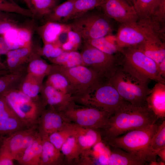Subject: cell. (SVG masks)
Segmentation results:
<instances>
[{"label": "cell", "instance_id": "6da1fadb", "mask_svg": "<svg viewBox=\"0 0 165 165\" xmlns=\"http://www.w3.org/2000/svg\"><path fill=\"white\" fill-rule=\"evenodd\" d=\"M158 118L147 105L136 107L130 104L110 116L102 130L104 139L119 136L129 131L151 125Z\"/></svg>", "mask_w": 165, "mask_h": 165}, {"label": "cell", "instance_id": "7a4b0ae2", "mask_svg": "<svg viewBox=\"0 0 165 165\" xmlns=\"http://www.w3.org/2000/svg\"><path fill=\"white\" fill-rule=\"evenodd\" d=\"M159 125L155 123L129 131L121 137L104 139L112 147L130 153L146 162L156 161V155L151 151L150 144Z\"/></svg>", "mask_w": 165, "mask_h": 165}, {"label": "cell", "instance_id": "3957f363", "mask_svg": "<svg viewBox=\"0 0 165 165\" xmlns=\"http://www.w3.org/2000/svg\"><path fill=\"white\" fill-rule=\"evenodd\" d=\"M74 101L82 105L96 108L111 115L130 104L121 96L108 81L100 83L84 95L75 98Z\"/></svg>", "mask_w": 165, "mask_h": 165}, {"label": "cell", "instance_id": "277c9868", "mask_svg": "<svg viewBox=\"0 0 165 165\" xmlns=\"http://www.w3.org/2000/svg\"><path fill=\"white\" fill-rule=\"evenodd\" d=\"M120 66L139 80L149 82L150 80L165 83V79L160 75L157 64L135 47L122 49Z\"/></svg>", "mask_w": 165, "mask_h": 165}, {"label": "cell", "instance_id": "5b68a950", "mask_svg": "<svg viewBox=\"0 0 165 165\" xmlns=\"http://www.w3.org/2000/svg\"><path fill=\"white\" fill-rule=\"evenodd\" d=\"M108 82L126 101L136 107L147 105V98L151 89L148 82L141 81L119 67Z\"/></svg>", "mask_w": 165, "mask_h": 165}, {"label": "cell", "instance_id": "8992f818", "mask_svg": "<svg viewBox=\"0 0 165 165\" xmlns=\"http://www.w3.org/2000/svg\"><path fill=\"white\" fill-rule=\"evenodd\" d=\"M162 29L150 20L139 19L133 22L121 24L115 38L121 49L135 47L148 39L161 37Z\"/></svg>", "mask_w": 165, "mask_h": 165}, {"label": "cell", "instance_id": "52a82bcc", "mask_svg": "<svg viewBox=\"0 0 165 165\" xmlns=\"http://www.w3.org/2000/svg\"><path fill=\"white\" fill-rule=\"evenodd\" d=\"M91 10L70 20L68 24L71 29L80 35L83 41L110 35L112 31L110 19L103 13Z\"/></svg>", "mask_w": 165, "mask_h": 165}, {"label": "cell", "instance_id": "ba28073f", "mask_svg": "<svg viewBox=\"0 0 165 165\" xmlns=\"http://www.w3.org/2000/svg\"><path fill=\"white\" fill-rule=\"evenodd\" d=\"M6 98L17 117L30 127L37 126L46 105L41 98L32 99L17 89H12L2 94Z\"/></svg>", "mask_w": 165, "mask_h": 165}, {"label": "cell", "instance_id": "9c48e42d", "mask_svg": "<svg viewBox=\"0 0 165 165\" xmlns=\"http://www.w3.org/2000/svg\"><path fill=\"white\" fill-rule=\"evenodd\" d=\"M81 47L83 65L102 80L108 81L120 66V60L115 55L105 53L83 41Z\"/></svg>", "mask_w": 165, "mask_h": 165}, {"label": "cell", "instance_id": "30bf717a", "mask_svg": "<svg viewBox=\"0 0 165 165\" xmlns=\"http://www.w3.org/2000/svg\"><path fill=\"white\" fill-rule=\"evenodd\" d=\"M82 105L73 101L61 112L70 122L79 126L96 130L104 128L111 115L96 108Z\"/></svg>", "mask_w": 165, "mask_h": 165}, {"label": "cell", "instance_id": "8fae6325", "mask_svg": "<svg viewBox=\"0 0 165 165\" xmlns=\"http://www.w3.org/2000/svg\"><path fill=\"white\" fill-rule=\"evenodd\" d=\"M54 65L56 68L68 78L72 87L74 99L83 95L89 90L105 81L92 70L84 65L65 68Z\"/></svg>", "mask_w": 165, "mask_h": 165}, {"label": "cell", "instance_id": "7c38bea8", "mask_svg": "<svg viewBox=\"0 0 165 165\" xmlns=\"http://www.w3.org/2000/svg\"><path fill=\"white\" fill-rule=\"evenodd\" d=\"M38 136L37 126L15 132L4 138L0 152L17 161Z\"/></svg>", "mask_w": 165, "mask_h": 165}, {"label": "cell", "instance_id": "4fadbf2b", "mask_svg": "<svg viewBox=\"0 0 165 165\" xmlns=\"http://www.w3.org/2000/svg\"><path fill=\"white\" fill-rule=\"evenodd\" d=\"M101 7L106 16L121 24L136 21L139 19L134 6L126 0H105Z\"/></svg>", "mask_w": 165, "mask_h": 165}, {"label": "cell", "instance_id": "5bb4252c", "mask_svg": "<svg viewBox=\"0 0 165 165\" xmlns=\"http://www.w3.org/2000/svg\"><path fill=\"white\" fill-rule=\"evenodd\" d=\"M70 122L63 113L49 107L42 112L37 125L38 133L42 139L65 127Z\"/></svg>", "mask_w": 165, "mask_h": 165}, {"label": "cell", "instance_id": "9a60e30c", "mask_svg": "<svg viewBox=\"0 0 165 165\" xmlns=\"http://www.w3.org/2000/svg\"><path fill=\"white\" fill-rule=\"evenodd\" d=\"M68 124L72 134L76 138L83 156L86 155L94 145L101 141V134L97 130L82 127L71 122Z\"/></svg>", "mask_w": 165, "mask_h": 165}, {"label": "cell", "instance_id": "2e32d148", "mask_svg": "<svg viewBox=\"0 0 165 165\" xmlns=\"http://www.w3.org/2000/svg\"><path fill=\"white\" fill-rule=\"evenodd\" d=\"M40 94L46 106L60 112L62 111L74 101L71 95L58 90L46 82L43 84Z\"/></svg>", "mask_w": 165, "mask_h": 165}, {"label": "cell", "instance_id": "e0dca14e", "mask_svg": "<svg viewBox=\"0 0 165 165\" xmlns=\"http://www.w3.org/2000/svg\"><path fill=\"white\" fill-rule=\"evenodd\" d=\"M147 105L158 118L165 117V84L157 82L146 100Z\"/></svg>", "mask_w": 165, "mask_h": 165}, {"label": "cell", "instance_id": "ac0fdd59", "mask_svg": "<svg viewBox=\"0 0 165 165\" xmlns=\"http://www.w3.org/2000/svg\"><path fill=\"white\" fill-rule=\"evenodd\" d=\"M135 47L157 64L165 59V44L161 37L150 38Z\"/></svg>", "mask_w": 165, "mask_h": 165}, {"label": "cell", "instance_id": "d6986e66", "mask_svg": "<svg viewBox=\"0 0 165 165\" xmlns=\"http://www.w3.org/2000/svg\"><path fill=\"white\" fill-rule=\"evenodd\" d=\"M114 148L109 153L107 164L109 165H143L146 162L121 149Z\"/></svg>", "mask_w": 165, "mask_h": 165}, {"label": "cell", "instance_id": "ffe728a7", "mask_svg": "<svg viewBox=\"0 0 165 165\" xmlns=\"http://www.w3.org/2000/svg\"><path fill=\"white\" fill-rule=\"evenodd\" d=\"M70 29L68 24L48 21L41 29L40 34L44 44L57 42L60 35Z\"/></svg>", "mask_w": 165, "mask_h": 165}, {"label": "cell", "instance_id": "44dd1931", "mask_svg": "<svg viewBox=\"0 0 165 165\" xmlns=\"http://www.w3.org/2000/svg\"><path fill=\"white\" fill-rule=\"evenodd\" d=\"M43 80L27 73L21 81L18 89L31 98L39 100L41 99L39 94L43 84Z\"/></svg>", "mask_w": 165, "mask_h": 165}, {"label": "cell", "instance_id": "7402d4cb", "mask_svg": "<svg viewBox=\"0 0 165 165\" xmlns=\"http://www.w3.org/2000/svg\"><path fill=\"white\" fill-rule=\"evenodd\" d=\"M64 157L61 151L49 141L42 139V150L39 165H61L63 163Z\"/></svg>", "mask_w": 165, "mask_h": 165}, {"label": "cell", "instance_id": "603a6c76", "mask_svg": "<svg viewBox=\"0 0 165 165\" xmlns=\"http://www.w3.org/2000/svg\"><path fill=\"white\" fill-rule=\"evenodd\" d=\"M42 150V139L38 134L17 161L21 165H39Z\"/></svg>", "mask_w": 165, "mask_h": 165}, {"label": "cell", "instance_id": "cb8c5ba5", "mask_svg": "<svg viewBox=\"0 0 165 165\" xmlns=\"http://www.w3.org/2000/svg\"><path fill=\"white\" fill-rule=\"evenodd\" d=\"M53 65L34 54L30 58L26 67L27 73L37 78L43 79L52 71Z\"/></svg>", "mask_w": 165, "mask_h": 165}, {"label": "cell", "instance_id": "d4e9b609", "mask_svg": "<svg viewBox=\"0 0 165 165\" xmlns=\"http://www.w3.org/2000/svg\"><path fill=\"white\" fill-rule=\"evenodd\" d=\"M53 65V69L47 75L46 82L57 90L70 94L73 97L72 90L68 78L56 68L54 64Z\"/></svg>", "mask_w": 165, "mask_h": 165}, {"label": "cell", "instance_id": "484cf974", "mask_svg": "<svg viewBox=\"0 0 165 165\" xmlns=\"http://www.w3.org/2000/svg\"><path fill=\"white\" fill-rule=\"evenodd\" d=\"M49 61L53 64L65 68L83 65L81 54L77 50L64 51L57 57Z\"/></svg>", "mask_w": 165, "mask_h": 165}, {"label": "cell", "instance_id": "4316f807", "mask_svg": "<svg viewBox=\"0 0 165 165\" xmlns=\"http://www.w3.org/2000/svg\"><path fill=\"white\" fill-rule=\"evenodd\" d=\"M27 71L9 72L0 75V95L12 89H17Z\"/></svg>", "mask_w": 165, "mask_h": 165}, {"label": "cell", "instance_id": "83f0119b", "mask_svg": "<svg viewBox=\"0 0 165 165\" xmlns=\"http://www.w3.org/2000/svg\"><path fill=\"white\" fill-rule=\"evenodd\" d=\"M159 1L136 0L134 7L139 19L152 20L155 16Z\"/></svg>", "mask_w": 165, "mask_h": 165}, {"label": "cell", "instance_id": "f1b7e54d", "mask_svg": "<svg viewBox=\"0 0 165 165\" xmlns=\"http://www.w3.org/2000/svg\"><path fill=\"white\" fill-rule=\"evenodd\" d=\"M33 16H47L56 6V0H23Z\"/></svg>", "mask_w": 165, "mask_h": 165}, {"label": "cell", "instance_id": "f546056e", "mask_svg": "<svg viewBox=\"0 0 165 165\" xmlns=\"http://www.w3.org/2000/svg\"><path fill=\"white\" fill-rule=\"evenodd\" d=\"M30 127H31L18 117L0 119V137L4 138L18 131Z\"/></svg>", "mask_w": 165, "mask_h": 165}, {"label": "cell", "instance_id": "4dcf8cb0", "mask_svg": "<svg viewBox=\"0 0 165 165\" xmlns=\"http://www.w3.org/2000/svg\"><path fill=\"white\" fill-rule=\"evenodd\" d=\"M61 151L68 163L79 160L82 155L81 149L75 137L72 134L70 136L62 145Z\"/></svg>", "mask_w": 165, "mask_h": 165}, {"label": "cell", "instance_id": "1f68e13d", "mask_svg": "<svg viewBox=\"0 0 165 165\" xmlns=\"http://www.w3.org/2000/svg\"><path fill=\"white\" fill-rule=\"evenodd\" d=\"M75 0H67L60 5L56 6L48 15V21L66 22L72 13Z\"/></svg>", "mask_w": 165, "mask_h": 165}, {"label": "cell", "instance_id": "d6a6232c", "mask_svg": "<svg viewBox=\"0 0 165 165\" xmlns=\"http://www.w3.org/2000/svg\"><path fill=\"white\" fill-rule=\"evenodd\" d=\"M101 51L111 55H115L120 53L122 49L120 48L115 42L109 38V35L97 38L83 41Z\"/></svg>", "mask_w": 165, "mask_h": 165}, {"label": "cell", "instance_id": "836d02e7", "mask_svg": "<svg viewBox=\"0 0 165 165\" xmlns=\"http://www.w3.org/2000/svg\"><path fill=\"white\" fill-rule=\"evenodd\" d=\"M104 0H75L73 10L67 21L73 19L95 8L101 6Z\"/></svg>", "mask_w": 165, "mask_h": 165}, {"label": "cell", "instance_id": "e575fe53", "mask_svg": "<svg viewBox=\"0 0 165 165\" xmlns=\"http://www.w3.org/2000/svg\"><path fill=\"white\" fill-rule=\"evenodd\" d=\"M150 148L155 155L159 150L165 148V121L159 125L158 129L151 140Z\"/></svg>", "mask_w": 165, "mask_h": 165}, {"label": "cell", "instance_id": "d590c367", "mask_svg": "<svg viewBox=\"0 0 165 165\" xmlns=\"http://www.w3.org/2000/svg\"><path fill=\"white\" fill-rule=\"evenodd\" d=\"M82 42L80 35L71 28L67 32V40L61 45V47L64 51H77L81 47Z\"/></svg>", "mask_w": 165, "mask_h": 165}, {"label": "cell", "instance_id": "8d00e7d4", "mask_svg": "<svg viewBox=\"0 0 165 165\" xmlns=\"http://www.w3.org/2000/svg\"><path fill=\"white\" fill-rule=\"evenodd\" d=\"M68 124V123L63 129L50 134L47 139L56 148L60 151L63 144L72 135L71 130Z\"/></svg>", "mask_w": 165, "mask_h": 165}, {"label": "cell", "instance_id": "74e56055", "mask_svg": "<svg viewBox=\"0 0 165 165\" xmlns=\"http://www.w3.org/2000/svg\"><path fill=\"white\" fill-rule=\"evenodd\" d=\"M0 9L24 16H33L29 9L21 7L13 0H0Z\"/></svg>", "mask_w": 165, "mask_h": 165}, {"label": "cell", "instance_id": "f35d334b", "mask_svg": "<svg viewBox=\"0 0 165 165\" xmlns=\"http://www.w3.org/2000/svg\"><path fill=\"white\" fill-rule=\"evenodd\" d=\"M63 51L61 46L58 43H49L44 44L42 53L50 60L57 57Z\"/></svg>", "mask_w": 165, "mask_h": 165}, {"label": "cell", "instance_id": "ab89813d", "mask_svg": "<svg viewBox=\"0 0 165 165\" xmlns=\"http://www.w3.org/2000/svg\"><path fill=\"white\" fill-rule=\"evenodd\" d=\"M4 34V38L10 50L20 48L19 43L18 28H13Z\"/></svg>", "mask_w": 165, "mask_h": 165}, {"label": "cell", "instance_id": "60d3db41", "mask_svg": "<svg viewBox=\"0 0 165 165\" xmlns=\"http://www.w3.org/2000/svg\"><path fill=\"white\" fill-rule=\"evenodd\" d=\"M31 46L20 48L10 50L7 53V57H13L29 61L33 54Z\"/></svg>", "mask_w": 165, "mask_h": 165}, {"label": "cell", "instance_id": "b9f144b4", "mask_svg": "<svg viewBox=\"0 0 165 165\" xmlns=\"http://www.w3.org/2000/svg\"><path fill=\"white\" fill-rule=\"evenodd\" d=\"M18 36L20 48L31 46V33L29 30L18 28Z\"/></svg>", "mask_w": 165, "mask_h": 165}, {"label": "cell", "instance_id": "7bdbcfd3", "mask_svg": "<svg viewBox=\"0 0 165 165\" xmlns=\"http://www.w3.org/2000/svg\"><path fill=\"white\" fill-rule=\"evenodd\" d=\"M0 110L14 112L5 97L2 95H0Z\"/></svg>", "mask_w": 165, "mask_h": 165}, {"label": "cell", "instance_id": "ee69618b", "mask_svg": "<svg viewBox=\"0 0 165 165\" xmlns=\"http://www.w3.org/2000/svg\"><path fill=\"white\" fill-rule=\"evenodd\" d=\"M16 27L14 23L8 22L0 23V34H5L8 30Z\"/></svg>", "mask_w": 165, "mask_h": 165}, {"label": "cell", "instance_id": "f6af8a7d", "mask_svg": "<svg viewBox=\"0 0 165 165\" xmlns=\"http://www.w3.org/2000/svg\"><path fill=\"white\" fill-rule=\"evenodd\" d=\"M14 160L7 156L0 153V165H14Z\"/></svg>", "mask_w": 165, "mask_h": 165}, {"label": "cell", "instance_id": "bcb514c9", "mask_svg": "<svg viewBox=\"0 0 165 165\" xmlns=\"http://www.w3.org/2000/svg\"><path fill=\"white\" fill-rule=\"evenodd\" d=\"M10 50L4 38L0 37V55L7 54Z\"/></svg>", "mask_w": 165, "mask_h": 165}, {"label": "cell", "instance_id": "7dc6e473", "mask_svg": "<svg viewBox=\"0 0 165 165\" xmlns=\"http://www.w3.org/2000/svg\"><path fill=\"white\" fill-rule=\"evenodd\" d=\"M9 117L18 118L14 112L0 110V119H6Z\"/></svg>", "mask_w": 165, "mask_h": 165}, {"label": "cell", "instance_id": "c3c4849f", "mask_svg": "<svg viewBox=\"0 0 165 165\" xmlns=\"http://www.w3.org/2000/svg\"><path fill=\"white\" fill-rule=\"evenodd\" d=\"M157 68L158 72L163 78H165V59L161 62L157 64Z\"/></svg>", "mask_w": 165, "mask_h": 165}, {"label": "cell", "instance_id": "681fc988", "mask_svg": "<svg viewBox=\"0 0 165 165\" xmlns=\"http://www.w3.org/2000/svg\"><path fill=\"white\" fill-rule=\"evenodd\" d=\"M155 154L156 156H159L162 161H165V148L159 150Z\"/></svg>", "mask_w": 165, "mask_h": 165}, {"label": "cell", "instance_id": "f907efd6", "mask_svg": "<svg viewBox=\"0 0 165 165\" xmlns=\"http://www.w3.org/2000/svg\"><path fill=\"white\" fill-rule=\"evenodd\" d=\"M126 1L130 5L134 6L136 0H126Z\"/></svg>", "mask_w": 165, "mask_h": 165}, {"label": "cell", "instance_id": "816d5d0a", "mask_svg": "<svg viewBox=\"0 0 165 165\" xmlns=\"http://www.w3.org/2000/svg\"><path fill=\"white\" fill-rule=\"evenodd\" d=\"M159 165H165V162H164L163 161H160L159 162Z\"/></svg>", "mask_w": 165, "mask_h": 165}, {"label": "cell", "instance_id": "f5cc1de1", "mask_svg": "<svg viewBox=\"0 0 165 165\" xmlns=\"http://www.w3.org/2000/svg\"><path fill=\"white\" fill-rule=\"evenodd\" d=\"M4 73V71L2 70H0V75H3Z\"/></svg>", "mask_w": 165, "mask_h": 165}, {"label": "cell", "instance_id": "db71d44e", "mask_svg": "<svg viewBox=\"0 0 165 165\" xmlns=\"http://www.w3.org/2000/svg\"><path fill=\"white\" fill-rule=\"evenodd\" d=\"M4 138L0 137V146Z\"/></svg>", "mask_w": 165, "mask_h": 165}, {"label": "cell", "instance_id": "11a10c76", "mask_svg": "<svg viewBox=\"0 0 165 165\" xmlns=\"http://www.w3.org/2000/svg\"><path fill=\"white\" fill-rule=\"evenodd\" d=\"M14 0V1H15H15L16 0Z\"/></svg>", "mask_w": 165, "mask_h": 165}, {"label": "cell", "instance_id": "9f6ffc18", "mask_svg": "<svg viewBox=\"0 0 165 165\" xmlns=\"http://www.w3.org/2000/svg\"></svg>", "mask_w": 165, "mask_h": 165}]
</instances>
